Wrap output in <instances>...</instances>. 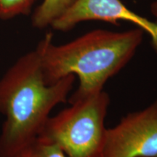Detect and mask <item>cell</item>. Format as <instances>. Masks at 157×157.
<instances>
[{
    "label": "cell",
    "instance_id": "1",
    "mask_svg": "<svg viewBox=\"0 0 157 157\" xmlns=\"http://www.w3.org/2000/svg\"><path fill=\"white\" fill-rule=\"evenodd\" d=\"M144 33L137 27L121 32L95 29L60 45L54 44L48 33L36 47L44 82L52 84L66 76H77L79 84L69 102L99 93L130 61Z\"/></svg>",
    "mask_w": 157,
    "mask_h": 157
},
{
    "label": "cell",
    "instance_id": "2",
    "mask_svg": "<svg viewBox=\"0 0 157 157\" xmlns=\"http://www.w3.org/2000/svg\"><path fill=\"white\" fill-rule=\"evenodd\" d=\"M76 76L47 84L36 48L17 59L0 78V157H14L40 134L51 111L66 103Z\"/></svg>",
    "mask_w": 157,
    "mask_h": 157
},
{
    "label": "cell",
    "instance_id": "3",
    "mask_svg": "<svg viewBox=\"0 0 157 157\" xmlns=\"http://www.w3.org/2000/svg\"><path fill=\"white\" fill-rule=\"evenodd\" d=\"M69 103L49 117L39 135L58 145L67 157H102L109 95L102 90Z\"/></svg>",
    "mask_w": 157,
    "mask_h": 157
},
{
    "label": "cell",
    "instance_id": "4",
    "mask_svg": "<svg viewBox=\"0 0 157 157\" xmlns=\"http://www.w3.org/2000/svg\"><path fill=\"white\" fill-rule=\"evenodd\" d=\"M102 157H157V99L107 129Z\"/></svg>",
    "mask_w": 157,
    "mask_h": 157
},
{
    "label": "cell",
    "instance_id": "5",
    "mask_svg": "<svg viewBox=\"0 0 157 157\" xmlns=\"http://www.w3.org/2000/svg\"><path fill=\"white\" fill-rule=\"evenodd\" d=\"M87 21H101L117 25L119 21L132 23L150 36L157 53V23L129 10L121 0H76L51 26L56 31H68Z\"/></svg>",
    "mask_w": 157,
    "mask_h": 157
},
{
    "label": "cell",
    "instance_id": "6",
    "mask_svg": "<svg viewBox=\"0 0 157 157\" xmlns=\"http://www.w3.org/2000/svg\"><path fill=\"white\" fill-rule=\"evenodd\" d=\"M76 2V0H44L33 15L32 25L37 29L51 25Z\"/></svg>",
    "mask_w": 157,
    "mask_h": 157
},
{
    "label": "cell",
    "instance_id": "7",
    "mask_svg": "<svg viewBox=\"0 0 157 157\" xmlns=\"http://www.w3.org/2000/svg\"><path fill=\"white\" fill-rule=\"evenodd\" d=\"M14 157H67L56 143L38 135L21 148Z\"/></svg>",
    "mask_w": 157,
    "mask_h": 157
},
{
    "label": "cell",
    "instance_id": "8",
    "mask_svg": "<svg viewBox=\"0 0 157 157\" xmlns=\"http://www.w3.org/2000/svg\"><path fill=\"white\" fill-rule=\"evenodd\" d=\"M36 0H0V19L7 20L30 13Z\"/></svg>",
    "mask_w": 157,
    "mask_h": 157
},
{
    "label": "cell",
    "instance_id": "9",
    "mask_svg": "<svg viewBox=\"0 0 157 157\" xmlns=\"http://www.w3.org/2000/svg\"><path fill=\"white\" fill-rule=\"evenodd\" d=\"M151 13L155 17L156 21V23H157V0L154 1L151 5Z\"/></svg>",
    "mask_w": 157,
    "mask_h": 157
}]
</instances>
